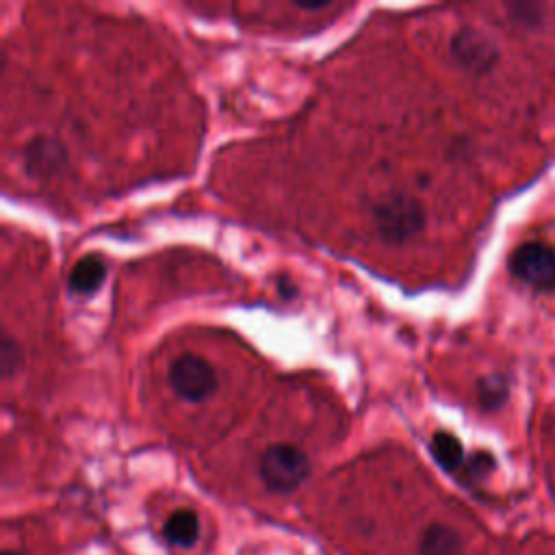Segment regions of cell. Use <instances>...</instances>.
<instances>
[{"instance_id":"cell-2","label":"cell","mask_w":555,"mask_h":555,"mask_svg":"<svg viewBox=\"0 0 555 555\" xmlns=\"http://www.w3.org/2000/svg\"><path fill=\"white\" fill-rule=\"evenodd\" d=\"M258 468L262 483L271 492L280 494L295 492L310 477L308 455L291 442H275L267 447L260 455Z\"/></svg>"},{"instance_id":"cell-6","label":"cell","mask_w":555,"mask_h":555,"mask_svg":"<svg viewBox=\"0 0 555 555\" xmlns=\"http://www.w3.org/2000/svg\"><path fill=\"white\" fill-rule=\"evenodd\" d=\"M65 147L54 137H33L24 147V169L30 178L37 180H46L59 173L65 167Z\"/></svg>"},{"instance_id":"cell-14","label":"cell","mask_w":555,"mask_h":555,"mask_svg":"<svg viewBox=\"0 0 555 555\" xmlns=\"http://www.w3.org/2000/svg\"><path fill=\"white\" fill-rule=\"evenodd\" d=\"M2 555H17V553H13V551H4Z\"/></svg>"},{"instance_id":"cell-8","label":"cell","mask_w":555,"mask_h":555,"mask_svg":"<svg viewBox=\"0 0 555 555\" xmlns=\"http://www.w3.org/2000/svg\"><path fill=\"white\" fill-rule=\"evenodd\" d=\"M464 542L462 535L444 525V522H431L418 542V555H462Z\"/></svg>"},{"instance_id":"cell-1","label":"cell","mask_w":555,"mask_h":555,"mask_svg":"<svg viewBox=\"0 0 555 555\" xmlns=\"http://www.w3.org/2000/svg\"><path fill=\"white\" fill-rule=\"evenodd\" d=\"M371 219L384 241L403 243L425 228V208L414 195L388 193L373 202Z\"/></svg>"},{"instance_id":"cell-3","label":"cell","mask_w":555,"mask_h":555,"mask_svg":"<svg viewBox=\"0 0 555 555\" xmlns=\"http://www.w3.org/2000/svg\"><path fill=\"white\" fill-rule=\"evenodd\" d=\"M167 382L180 399L191 403H199L208 399L219 386L215 366L199 353H191V351L178 356L169 364Z\"/></svg>"},{"instance_id":"cell-12","label":"cell","mask_w":555,"mask_h":555,"mask_svg":"<svg viewBox=\"0 0 555 555\" xmlns=\"http://www.w3.org/2000/svg\"><path fill=\"white\" fill-rule=\"evenodd\" d=\"M507 395V386L501 377H486L479 384V399L486 408H496L499 403H503Z\"/></svg>"},{"instance_id":"cell-13","label":"cell","mask_w":555,"mask_h":555,"mask_svg":"<svg viewBox=\"0 0 555 555\" xmlns=\"http://www.w3.org/2000/svg\"><path fill=\"white\" fill-rule=\"evenodd\" d=\"M297 7L299 9H304V11H321V9H327V2H297Z\"/></svg>"},{"instance_id":"cell-7","label":"cell","mask_w":555,"mask_h":555,"mask_svg":"<svg viewBox=\"0 0 555 555\" xmlns=\"http://www.w3.org/2000/svg\"><path fill=\"white\" fill-rule=\"evenodd\" d=\"M163 535L171 546L191 548L199 538V516L191 507L173 509L163 525Z\"/></svg>"},{"instance_id":"cell-4","label":"cell","mask_w":555,"mask_h":555,"mask_svg":"<svg viewBox=\"0 0 555 555\" xmlns=\"http://www.w3.org/2000/svg\"><path fill=\"white\" fill-rule=\"evenodd\" d=\"M512 273L540 291L555 286V251L542 243H522L509 258Z\"/></svg>"},{"instance_id":"cell-5","label":"cell","mask_w":555,"mask_h":555,"mask_svg":"<svg viewBox=\"0 0 555 555\" xmlns=\"http://www.w3.org/2000/svg\"><path fill=\"white\" fill-rule=\"evenodd\" d=\"M451 56L457 65L473 74H486L499 59V48L490 35L477 28H460L449 43Z\"/></svg>"},{"instance_id":"cell-10","label":"cell","mask_w":555,"mask_h":555,"mask_svg":"<svg viewBox=\"0 0 555 555\" xmlns=\"http://www.w3.org/2000/svg\"><path fill=\"white\" fill-rule=\"evenodd\" d=\"M431 455L444 470H455L464 462V449L462 442L449 434V431H436L431 436Z\"/></svg>"},{"instance_id":"cell-9","label":"cell","mask_w":555,"mask_h":555,"mask_svg":"<svg viewBox=\"0 0 555 555\" xmlns=\"http://www.w3.org/2000/svg\"><path fill=\"white\" fill-rule=\"evenodd\" d=\"M104 275H106L104 260L100 256H93V254L85 256L69 271V288L74 293L89 295L104 282Z\"/></svg>"},{"instance_id":"cell-11","label":"cell","mask_w":555,"mask_h":555,"mask_svg":"<svg viewBox=\"0 0 555 555\" xmlns=\"http://www.w3.org/2000/svg\"><path fill=\"white\" fill-rule=\"evenodd\" d=\"M22 364V347L11 338V336H2L0 340V371L2 377H11L13 373H17Z\"/></svg>"}]
</instances>
